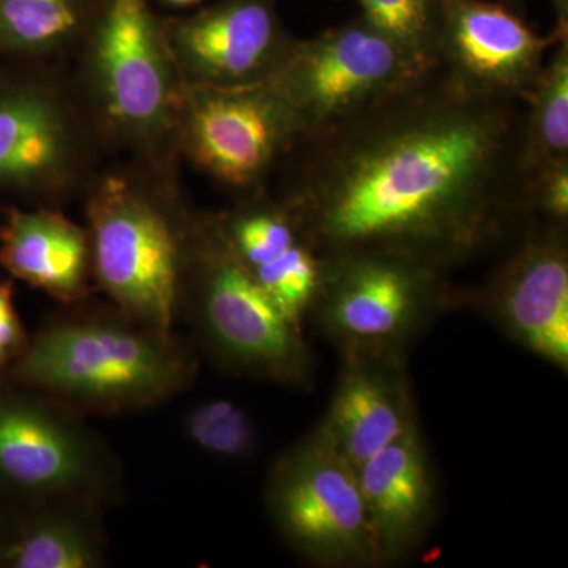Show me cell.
Returning a JSON list of instances; mask_svg holds the SVG:
<instances>
[{
    "label": "cell",
    "instance_id": "obj_11",
    "mask_svg": "<svg viewBox=\"0 0 568 568\" xmlns=\"http://www.w3.org/2000/svg\"><path fill=\"white\" fill-rule=\"evenodd\" d=\"M298 136L293 111L272 82L244 89L183 85L179 155L235 200L268 190Z\"/></svg>",
    "mask_w": 568,
    "mask_h": 568
},
{
    "label": "cell",
    "instance_id": "obj_28",
    "mask_svg": "<svg viewBox=\"0 0 568 568\" xmlns=\"http://www.w3.org/2000/svg\"><path fill=\"white\" fill-rule=\"evenodd\" d=\"M160 2L174 7V9H186V7L196 6V3L203 2V0H160Z\"/></svg>",
    "mask_w": 568,
    "mask_h": 568
},
{
    "label": "cell",
    "instance_id": "obj_21",
    "mask_svg": "<svg viewBox=\"0 0 568 568\" xmlns=\"http://www.w3.org/2000/svg\"><path fill=\"white\" fill-rule=\"evenodd\" d=\"M525 104L526 164L534 179L568 162V39L556 43Z\"/></svg>",
    "mask_w": 568,
    "mask_h": 568
},
{
    "label": "cell",
    "instance_id": "obj_13",
    "mask_svg": "<svg viewBox=\"0 0 568 568\" xmlns=\"http://www.w3.org/2000/svg\"><path fill=\"white\" fill-rule=\"evenodd\" d=\"M185 88L244 89L271 82L295 40L278 0H219L185 17H163Z\"/></svg>",
    "mask_w": 568,
    "mask_h": 568
},
{
    "label": "cell",
    "instance_id": "obj_20",
    "mask_svg": "<svg viewBox=\"0 0 568 568\" xmlns=\"http://www.w3.org/2000/svg\"><path fill=\"white\" fill-rule=\"evenodd\" d=\"M104 0H0V59L70 62Z\"/></svg>",
    "mask_w": 568,
    "mask_h": 568
},
{
    "label": "cell",
    "instance_id": "obj_9",
    "mask_svg": "<svg viewBox=\"0 0 568 568\" xmlns=\"http://www.w3.org/2000/svg\"><path fill=\"white\" fill-rule=\"evenodd\" d=\"M265 503L280 536L310 564L381 567L357 469L316 429L276 459Z\"/></svg>",
    "mask_w": 568,
    "mask_h": 568
},
{
    "label": "cell",
    "instance_id": "obj_2",
    "mask_svg": "<svg viewBox=\"0 0 568 568\" xmlns=\"http://www.w3.org/2000/svg\"><path fill=\"white\" fill-rule=\"evenodd\" d=\"M197 373L192 339L89 297L52 313L6 381L54 396L84 416L110 417L171 402Z\"/></svg>",
    "mask_w": 568,
    "mask_h": 568
},
{
    "label": "cell",
    "instance_id": "obj_7",
    "mask_svg": "<svg viewBox=\"0 0 568 568\" xmlns=\"http://www.w3.org/2000/svg\"><path fill=\"white\" fill-rule=\"evenodd\" d=\"M123 496L121 462L84 414L54 396L0 383V497L17 507Z\"/></svg>",
    "mask_w": 568,
    "mask_h": 568
},
{
    "label": "cell",
    "instance_id": "obj_17",
    "mask_svg": "<svg viewBox=\"0 0 568 568\" xmlns=\"http://www.w3.org/2000/svg\"><path fill=\"white\" fill-rule=\"evenodd\" d=\"M0 267L13 282L71 305L97 293L88 227L58 207L10 204L0 212Z\"/></svg>",
    "mask_w": 568,
    "mask_h": 568
},
{
    "label": "cell",
    "instance_id": "obj_16",
    "mask_svg": "<svg viewBox=\"0 0 568 568\" xmlns=\"http://www.w3.org/2000/svg\"><path fill=\"white\" fill-rule=\"evenodd\" d=\"M216 213L224 237L250 274L291 320L304 324L320 290L323 260L290 211L264 190Z\"/></svg>",
    "mask_w": 568,
    "mask_h": 568
},
{
    "label": "cell",
    "instance_id": "obj_8",
    "mask_svg": "<svg viewBox=\"0 0 568 568\" xmlns=\"http://www.w3.org/2000/svg\"><path fill=\"white\" fill-rule=\"evenodd\" d=\"M458 306L462 293L433 265L390 254H347L323 260L306 317L342 355L407 354L437 317Z\"/></svg>",
    "mask_w": 568,
    "mask_h": 568
},
{
    "label": "cell",
    "instance_id": "obj_24",
    "mask_svg": "<svg viewBox=\"0 0 568 568\" xmlns=\"http://www.w3.org/2000/svg\"><path fill=\"white\" fill-rule=\"evenodd\" d=\"M532 213L534 220L568 227V162L534 175Z\"/></svg>",
    "mask_w": 568,
    "mask_h": 568
},
{
    "label": "cell",
    "instance_id": "obj_15",
    "mask_svg": "<svg viewBox=\"0 0 568 568\" xmlns=\"http://www.w3.org/2000/svg\"><path fill=\"white\" fill-rule=\"evenodd\" d=\"M335 394L316 432L358 469L418 428L407 354H343Z\"/></svg>",
    "mask_w": 568,
    "mask_h": 568
},
{
    "label": "cell",
    "instance_id": "obj_19",
    "mask_svg": "<svg viewBox=\"0 0 568 568\" xmlns=\"http://www.w3.org/2000/svg\"><path fill=\"white\" fill-rule=\"evenodd\" d=\"M108 507L88 497H61L21 507L2 568L106 566Z\"/></svg>",
    "mask_w": 568,
    "mask_h": 568
},
{
    "label": "cell",
    "instance_id": "obj_5",
    "mask_svg": "<svg viewBox=\"0 0 568 568\" xmlns=\"http://www.w3.org/2000/svg\"><path fill=\"white\" fill-rule=\"evenodd\" d=\"M181 181L118 159L82 197L97 293L162 331H175L179 320L183 242L193 209Z\"/></svg>",
    "mask_w": 568,
    "mask_h": 568
},
{
    "label": "cell",
    "instance_id": "obj_18",
    "mask_svg": "<svg viewBox=\"0 0 568 568\" xmlns=\"http://www.w3.org/2000/svg\"><path fill=\"white\" fill-rule=\"evenodd\" d=\"M357 476L381 567L398 562L420 544L435 515V480L420 429L366 459Z\"/></svg>",
    "mask_w": 568,
    "mask_h": 568
},
{
    "label": "cell",
    "instance_id": "obj_25",
    "mask_svg": "<svg viewBox=\"0 0 568 568\" xmlns=\"http://www.w3.org/2000/svg\"><path fill=\"white\" fill-rule=\"evenodd\" d=\"M29 339L31 334L26 331L14 304V282L10 276L0 275V383L24 354Z\"/></svg>",
    "mask_w": 568,
    "mask_h": 568
},
{
    "label": "cell",
    "instance_id": "obj_3",
    "mask_svg": "<svg viewBox=\"0 0 568 568\" xmlns=\"http://www.w3.org/2000/svg\"><path fill=\"white\" fill-rule=\"evenodd\" d=\"M70 67L112 159L181 178L183 84L152 0H104Z\"/></svg>",
    "mask_w": 568,
    "mask_h": 568
},
{
    "label": "cell",
    "instance_id": "obj_27",
    "mask_svg": "<svg viewBox=\"0 0 568 568\" xmlns=\"http://www.w3.org/2000/svg\"><path fill=\"white\" fill-rule=\"evenodd\" d=\"M507 3L518 2V0H504ZM555 3L556 14H558V22H556L555 33L559 40L568 39V0H552Z\"/></svg>",
    "mask_w": 568,
    "mask_h": 568
},
{
    "label": "cell",
    "instance_id": "obj_10",
    "mask_svg": "<svg viewBox=\"0 0 568 568\" xmlns=\"http://www.w3.org/2000/svg\"><path fill=\"white\" fill-rule=\"evenodd\" d=\"M428 70L361 17L315 39L295 40L271 82L304 140L334 129Z\"/></svg>",
    "mask_w": 568,
    "mask_h": 568
},
{
    "label": "cell",
    "instance_id": "obj_6",
    "mask_svg": "<svg viewBox=\"0 0 568 568\" xmlns=\"http://www.w3.org/2000/svg\"><path fill=\"white\" fill-rule=\"evenodd\" d=\"M111 159L70 62L0 59V197L63 209Z\"/></svg>",
    "mask_w": 568,
    "mask_h": 568
},
{
    "label": "cell",
    "instance_id": "obj_14",
    "mask_svg": "<svg viewBox=\"0 0 568 568\" xmlns=\"http://www.w3.org/2000/svg\"><path fill=\"white\" fill-rule=\"evenodd\" d=\"M558 41L537 36L510 3L444 0L437 67L465 92L525 104Z\"/></svg>",
    "mask_w": 568,
    "mask_h": 568
},
{
    "label": "cell",
    "instance_id": "obj_1",
    "mask_svg": "<svg viewBox=\"0 0 568 568\" xmlns=\"http://www.w3.org/2000/svg\"><path fill=\"white\" fill-rule=\"evenodd\" d=\"M521 104L435 67L295 142L275 197L321 260L390 254L447 272L534 220Z\"/></svg>",
    "mask_w": 568,
    "mask_h": 568
},
{
    "label": "cell",
    "instance_id": "obj_12",
    "mask_svg": "<svg viewBox=\"0 0 568 568\" xmlns=\"http://www.w3.org/2000/svg\"><path fill=\"white\" fill-rule=\"evenodd\" d=\"M523 349L568 372L567 227L532 220L480 290L462 294Z\"/></svg>",
    "mask_w": 568,
    "mask_h": 568
},
{
    "label": "cell",
    "instance_id": "obj_4",
    "mask_svg": "<svg viewBox=\"0 0 568 568\" xmlns=\"http://www.w3.org/2000/svg\"><path fill=\"white\" fill-rule=\"evenodd\" d=\"M179 320L220 372L310 388L315 358L302 324L265 293L224 237L219 213L193 207L183 242Z\"/></svg>",
    "mask_w": 568,
    "mask_h": 568
},
{
    "label": "cell",
    "instance_id": "obj_23",
    "mask_svg": "<svg viewBox=\"0 0 568 568\" xmlns=\"http://www.w3.org/2000/svg\"><path fill=\"white\" fill-rule=\"evenodd\" d=\"M183 432L197 450L222 462H244L260 446L252 414L234 399L220 396L190 407Z\"/></svg>",
    "mask_w": 568,
    "mask_h": 568
},
{
    "label": "cell",
    "instance_id": "obj_22",
    "mask_svg": "<svg viewBox=\"0 0 568 568\" xmlns=\"http://www.w3.org/2000/svg\"><path fill=\"white\" fill-rule=\"evenodd\" d=\"M362 18L418 62L435 69L444 0H358Z\"/></svg>",
    "mask_w": 568,
    "mask_h": 568
},
{
    "label": "cell",
    "instance_id": "obj_26",
    "mask_svg": "<svg viewBox=\"0 0 568 568\" xmlns=\"http://www.w3.org/2000/svg\"><path fill=\"white\" fill-rule=\"evenodd\" d=\"M20 508L0 497V568L3 566L7 548H9L14 528H17Z\"/></svg>",
    "mask_w": 568,
    "mask_h": 568
}]
</instances>
